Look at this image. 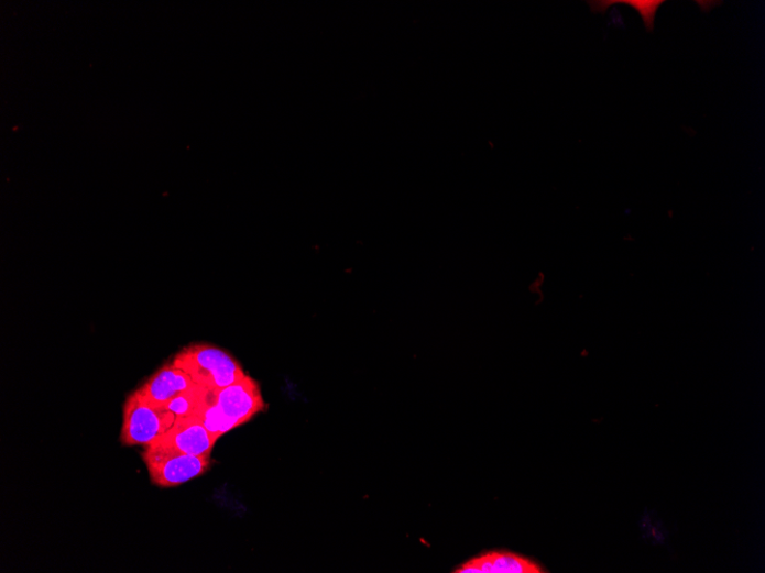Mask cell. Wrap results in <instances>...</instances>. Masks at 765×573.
<instances>
[{"instance_id":"obj_1","label":"cell","mask_w":765,"mask_h":573,"mask_svg":"<svg viewBox=\"0 0 765 573\" xmlns=\"http://www.w3.org/2000/svg\"><path fill=\"white\" fill-rule=\"evenodd\" d=\"M186 372L195 385L216 392L243 379L247 374L229 352L208 343H194L172 361Z\"/></svg>"},{"instance_id":"obj_2","label":"cell","mask_w":765,"mask_h":573,"mask_svg":"<svg viewBox=\"0 0 765 573\" xmlns=\"http://www.w3.org/2000/svg\"><path fill=\"white\" fill-rule=\"evenodd\" d=\"M175 421L172 411L153 406L135 389L123 406L120 442L123 447L146 448L160 440Z\"/></svg>"},{"instance_id":"obj_3","label":"cell","mask_w":765,"mask_h":573,"mask_svg":"<svg viewBox=\"0 0 765 573\" xmlns=\"http://www.w3.org/2000/svg\"><path fill=\"white\" fill-rule=\"evenodd\" d=\"M151 482L160 488H176L206 474L211 455H192L161 444H151L141 453Z\"/></svg>"},{"instance_id":"obj_4","label":"cell","mask_w":765,"mask_h":573,"mask_svg":"<svg viewBox=\"0 0 765 573\" xmlns=\"http://www.w3.org/2000/svg\"><path fill=\"white\" fill-rule=\"evenodd\" d=\"M218 409L240 426L266 408L259 383L248 375L228 387L214 392Z\"/></svg>"},{"instance_id":"obj_5","label":"cell","mask_w":765,"mask_h":573,"mask_svg":"<svg viewBox=\"0 0 765 573\" xmlns=\"http://www.w3.org/2000/svg\"><path fill=\"white\" fill-rule=\"evenodd\" d=\"M218 441L196 417L176 418L175 423L155 443L192 455H211Z\"/></svg>"},{"instance_id":"obj_6","label":"cell","mask_w":765,"mask_h":573,"mask_svg":"<svg viewBox=\"0 0 765 573\" xmlns=\"http://www.w3.org/2000/svg\"><path fill=\"white\" fill-rule=\"evenodd\" d=\"M195 386L185 371L173 362L161 366L138 390L149 403L166 408L176 397Z\"/></svg>"},{"instance_id":"obj_7","label":"cell","mask_w":765,"mask_h":573,"mask_svg":"<svg viewBox=\"0 0 765 573\" xmlns=\"http://www.w3.org/2000/svg\"><path fill=\"white\" fill-rule=\"evenodd\" d=\"M457 573H543L540 565L513 553H489L466 562Z\"/></svg>"},{"instance_id":"obj_8","label":"cell","mask_w":765,"mask_h":573,"mask_svg":"<svg viewBox=\"0 0 765 573\" xmlns=\"http://www.w3.org/2000/svg\"><path fill=\"white\" fill-rule=\"evenodd\" d=\"M665 3V0H594V2H588L592 13L604 14L611 7L618 4L633 8L641 14L647 33L654 32L656 15Z\"/></svg>"},{"instance_id":"obj_9","label":"cell","mask_w":765,"mask_h":573,"mask_svg":"<svg viewBox=\"0 0 765 573\" xmlns=\"http://www.w3.org/2000/svg\"><path fill=\"white\" fill-rule=\"evenodd\" d=\"M214 392L195 385L170 403L165 409L176 418L197 417L210 404Z\"/></svg>"},{"instance_id":"obj_10","label":"cell","mask_w":765,"mask_h":573,"mask_svg":"<svg viewBox=\"0 0 765 573\" xmlns=\"http://www.w3.org/2000/svg\"><path fill=\"white\" fill-rule=\"evenodd\" d=\"M196 418L200 419L208 431L218 440L233 429L240 427L238 422L226 417L215 404V394L210 404Z\"/></svg>"}]
</instances>
